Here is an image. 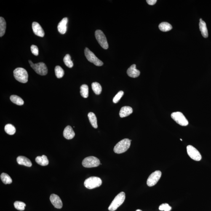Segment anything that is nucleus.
Here are the masks:
<instances>
[{
  "label": "nucleus",
  "instance_id": "26",
  "mask_svg": "<svg viewBox=\"0 0 211 211\" xmlns=\"http://www.w3.org/2000/svg\"><path fill=\"white\" fill-rule=\"evenodd\" d=\"M4 130L6 133L9 135H13L16 132L15 127L11 124H6L5 126Z\"/></svg>",
  "mask_w": 211,
  "mask_h": 211
},
{
  "label": "nucleus",
  "instance_id": "9",
  "mask_svg": "<svg viewBox=\"0 0 211 211\" xmlns=\"http://www.w3.org/2000/svg\"><path fill=\"white\" fill-rule=\"evenodd\" d=\"M171 117L177 124L181 126H187L188 124L187 120L184 115L180 112H176L172 113Z\"/></svg>",
  "mask_w": 211,
  "mask_h": 211
},
{
  "label": "nucleus",
  "instance_id": "17",
  "mask_svg": "<svg viewBox=\"0 0 211 211\" xmlns=\"http://www.w3.org/2000/svg\"><path fill=\"white\" fill-rule=\"evenodd\" d=\"M133 112L132 107L125 106L121 108L119 112V116L121 118H124L129 116Z\"/></svg>",
  "mask_w": 211,
  "mask_h": 211
},
{
  "label": "nucleus",
  "instance_id": "7",
  "mask_svg": "<svg viewBox=\"0 0 211 211\" xmlns=\"http://www.w3.org/2000/svg\"><path fill=\"white\" fill-rule=\"evenodd\" d=\"M100 164V161L98 158L93 156L84 158L82 162V165L86 168L98 167Z\"/></svg>",
  "mask_w": 211,
  "mask_h": 211
},
{
  "label": "nucleus",
  "instance_id": "28",
  "mask_svg": "<svg viewBox=\"0 0 211 211\" xmlns=\"http://www.w3.org/2000/svg\"><path fill=\"white\" fill-rule=\"evenodd\" d=\"M80 94L81 96L84 98L89 96V87L87 84H83L80 87Z\"/></svg>",
  "mask_w": 211,
  "mask_h": 211
},
{
  "label": "nucleus",
  "instance_id": "21",
  "mask_svg": "<svg viewBox=\"0 0 211 211\" xmlns=\"http://www.w3.org/2000/svg\"><path fill=\"white\" fill-rule=\"evenodd\" d=\"M89 122L91 125L94 128H97L98 126L97 124V119L96 116L94 113L89 112L88 115Z\"/></svg>",
  "mask_w": 211,
  "mask_h": 211
},
{
  "label": "nucleus",
  "instance_id": "24",
  "mask_svg": "<svg viewBox=\"0 0 211 211\" xmlns=\"http://www.w3.org/2000/svg\"><path fill=\"white\" fill-rule=\"evenodd\" d=\"M6 23L5 20L2 17H0V36L2 37L5 33Z\"/></svg>",
  "mask_w": 211,
  "mask_h": 211
},
{
  "label": "nucleus",
  "instance_id": "13",
  "mask_svg": "<svg viewBox=\"0 0 211 211\" xmlns=\"http://www.w3.org/2000/svg\"><path fill=\"white\" fill-rule=\"evenodd\" d=\"M32 29L35 35L38 36L43 37L45 33L41 25L37 22H33L32 24Z\"/></svg>",
  "mask_w": 211,
  "mask_h": 211
},
{
  "label": "nucleus",
  "instance_id": "8",
  "mask_svg": "<svg viewBox=\"0 0 211 211\" xmlns=\"http://www.w3.org/2000/svg\"><path fill=\"white\" fill-rule=\"evenodd\" d=\"M95 37L100 45L104 49H107L108 48V44L106 37L101 30H97L95 32Z\"/></svg>",
  "mask_w": 211,
  "mask_h": 211
},
{
  "label": "nucleus",
  "instance_id": "22",
  "mask_svg": "<svg viewBox=\"0 0 211 211\" xmlns=\"http://www.w3.org/2000/svg\"><path fill=\"white\" fill-rule=\"evenodd\" d=\"M159 28L161 31L167 32L171 30L172 27V25L168 22H163L160 24L159 25Z\"/></svg>",
  "mask_w": 211,
  "mask_h": 211
},
{
  "label": "nucleus",
  "instance_id": "35",
  "mask_svg": "<svg viewBox=\"0 0 211 211\" xmlns=\"http://www.w3.org/2000/svg\"><path fill=\"white\" fill-rule=\"evenodd\" d=\"M146 2L148 4L150 5H153L156 4L157 1L156 0H147Z\"/></svg>",
  "mask_w": 211,
  "mask_h": 211
},
{
  "label": "nucleus",
  "instance_id": "37",
  "mask_svg": "<svg viewBox=\"0 0 211 211\" xmlns=\"http://www.w3.org/2000/svg\"><path fill=\"white\" fill-rule=\"evenodd\" d=\"M180 140H181V141H182V140L181 139H180Z\"/></svg>",
  "mask_w": 211,
  "mask_h": 211
},
{
  "label": "nucleus",
  "instance_id": "14",
  "mask_svg": "<svg viewBox=\"0 0 211 211\" xmlns=\"http://www.w3.org/2000/svg\"><path fill=\"white\" fill-rule=\"evenodd\" d=\"M68 18L65 17L57 25V29L61 34H64L67 30V24L68 23Z\"/></svg>",
  "mask_w": 211,
  "mask_h": 211
},
{
  "label": "nucleus",
  "instance_id": "12",
  "mask_svg": "<svg viewBox=\"0 0 211 211\" xmlns=\"http://www.w3.org/2000/svg\"><path fill=\"white\" fill-rule=\"evenodd\" d=\"M50 200L54 207L57 209L62 208L63 203L60 198L57 195L52 194L51 195Z\"/></svg>",
  "mask_w": 211,
  "mask_h": 211
},
{
  "label": "nucleus",
  "instance_id": "18",
  "mask_svg": "<svg viewBox=\"0 0 211 211\" xmlns=\"http://www.w3.org/2000/svg\"><path fill=\"white\" fill-rule=\"evenodd\" d=\"M18 164L20 165H23L28 167H31L32 166L31 161L28 158L24 156H19L17 159Z\"/></svg>",
  "mask_w": 211,
  "mask_h": 211
},
{
  "label": "nucleus",
  "instance_id": "27",
  "mask_svg": "<svg viewBox=\"0 0 211 211\" xmlns=\"http://www.w3.org/2000/svg\"><path fill=\"white\" fill-rule=\"evenodd\" d=\"M2 181L5 184H9L12 183V180L11 177L8 174L3 173L1 175Z\"/></svg>",
  "mask_w": 211,
  "mask_h": 211
},
{
  "label": "nucleus",
  "instance_id": "34",
  "mask_svg": "<svg viewBox=\"0 0 211 211\" xmlns=\"http://www.w3.org/2000/svg\"><path fill=\"white\" fill-rule=\"evenodd\" d=\"M31 50L32 53L34 55L37 56L39 54V50L37 46L33 45L31 47Z\"/></svg>",
  "mask_w": 211,
  "mask_h": 211
},
{
  "label": "nucleus",
  "instance_id": "6",
  "mask_svg": "<svg viewBox=\"0 0 211 211\" xmlns=\"http://www.w3.org/2000/svg\"><path fill=\"white\" fill-rule=\"evenodd\" d=\"M84 54L89 62L94 63L96 66H101L103 65V62L97 58L94 53L89 50L88 48H86L84 50Z\"/></svg>",
  "mask_w": 211,
  "mask_h": 211
},
{
  "label": "nucleus",
  "instance_id": "19",
  "mask_svg": "<svg viewBox=\"0 0 211 211\" xmlns=\"http://www.w3.org/2000/svg\"><path fill=\"white\" fill-rule=\"evenodd\" d=\"M199 29L201 31V34L204 38H207L208 37V31L207 25L203 20L200 21L199 24Z\"/></svg>",
  "mask_w": 211,
  "mask_h": 211
},
{
  "label": "nucleus",
  "instance_id": "15",
  "mask_svg": "<svg viewBox=\"0 0 211 211\" xmlns=\"http://www.w3.org/2000/svg\"><path fill=\"white\" fill-rule=\"evenodd\" d=\"M127 73L130 77L136 78L140 76V73L139 70L137 69L136 65L133 64L127 69Z\"/></svg>",
  "mask_w": 211,
  "mask_h": 211
},
{
  "label": "nucleus",
  "instance_id": "20",
  "mask_svg": "<svg viewBox=\"0 0 211 211\" xmlns=\"http://www.w3.org/2000/svg\"><path fill=\"white\" fill-rule=\"evenodd\" d=\"M35 161L38 164L41 166H46L49 164L48 159L46 155L38 156L35 159Z\"/></svg>",
  "mask_w": 211,
  "mask_h": 211
},
{
  "label": "nucleus",
  "instance_id": "33",
  "mask_svg": "<svg viewBox=\"0 0 211 211\" xmlns=\"http://www.w3.org/2000/svg\"><path fill=\"white\" fill-rule=\"evenodd\" d=\"M159 210L164 211H170L171 210L172 207L169 204L165 203L161 204L159 208Z\"/></svg>",
  "mask_w": 211,
  "mask_h": 211
},
{
  "label": "nucleus",
  "instance_id": "36",
  "mask_svg": "<svg viewBox=\"0 0 211 211\" xmlns=\"http://www.w3.org/2000/svg\"><path fill=\"white\" fill-rule=\"evenodd\" d=\"M136 211H142L141 210H139V209H138V210H137Z\"/></svg>",
  "mask_w": 211,
  "mask_h": 211
},
{
  "label": "nucleus",
  "instance_id": "30",
  "mask_svg": "<svg viewBox=\"0 0 211 211\" xmlns=\"http://www.w3.org/2000/svg\"><path fill=\"white\" fill-rule=\"evenodd\" d=\"M55 73L56 76L58 78L63 77L64 75L65 72L61 67L60 66H57L55 68Z\"/></svg>",
  "mask_w": 211,
  "mask_h": 211
},
{
  "label": "nucleus",
  "instance_id": "25",
  "mask_svg": "<svg viewBox=\"0 0 211 211\" xmlns=\"http://www.w3.org/2000/svg\"><path fill=\"white\" fill-rule=\"evenodd\" d=\"M92 90L96 95H100L101 93L102 89L101 85L97 82L93 83L92 84Z\"/></svg>",
  "mask_w": 211,
  "mask_h": 211
},
{
  "label": "nucleus",
  "instance_id": "4",
  "mask_svg": "<svg viewBox=\"0 0 211 211\" xmlns=\"http://www.w3.org/2000/svg\"><path fill=\"white\" fill-rule=\"evenodd\" d=\"M102 183V180L100 177H91L86 179L84 185L88 189H92L101 186Z\"/></svg>",
  "mask_w": 211,
  "mask_h": 211
},
{
  "label": "nucleus",
  "instance_id": "3",
  "mask_svg": "<svg viewBox=\"0 0 211 211\" xmlns=\"http://www.w3.org/2000/svg\"><path fill=\"white\" fill-rule=\"evenodd\" d=\"M125 197V193L124 192L120 193L113 199L108 208V210L110 211L116 210L124 203Z\"/></svg>",
  "mask_w": 211,
  "mask_h": 211
},
{
  "label": "nucleus",
  "instance_id": "5",
  "mask_svg": "<svg viewBox=\"0 0 211 211\" xmlns=\"http://www.w3.org/2000/svg\"><path fill=\"white\" fill-rule=\"evenodd\" d=\"M30 66L34 69L35 72L41 76H45L48 73L47 66L43 62H40L34 64L31 60L29 61Z\"/></svg>",
  "mask_w": 211,
  "mask_h": 211
},
{
  "label": "nucleus",
  "instance_id": "23",
  "mask_svg": "<svg viewBox=\"0 0 211 211\" xmlns=\"http://www.w3.org/2000/svg\"><path fill=\"white\" fill-rule=\"evenodd\" d=\"M10 99L12 103L17 105L22 106L24 104V100L18 96L16 95H11Z\"/></svg>",
  "mask_w": 211,
  "mask_h": 211
},
{
  "label": "nucleus",
  "instance_id": "29",
  "mask_svg": "<svg viewBox=\"0 0 211 211\" xmlns=\"http://www.w3.org/2000/svg\"><path fill=\"white\" fill-rule=\"evenodd\" d=\"M63 62L65 65L68 68H73V64L69 54H67L63 58Z\"/></svg>",
  "mask_w": 211,
  "mask_h": 211
},
{
  "label": "nucleus",
  "instance_id": "11",
  "mask_svg": "<svg viewBox=\"0 0 211 211\" xmlns=\"http://www.w3.org/2000/svg\"><path fill=\"white\" fill-rule=\"evenodd\" d=\"M161 172L160 171L156 170L153 172L147 180V183L149 187L154 186L158 183L161 177Z\"/></svg>",
  "mask_w": 211,
  "mask_h": 211
},
{
  "label": "nucleus",
  "instance_id": "1",
  "mask_svg": "<svg viewBox=\"0 0 211 211\" xmlns=\"http://www.w3.org/2000/svg\"><path fill=\"white\" fill-rule=\"evenodd\" d=\"M132 140L125 138L121 140L116 144L114 148V151L117 154L125 152L129 149L131 145V142Z\"/></svg>",
  "mask_w": 211,
  "mask_h": 211
},
{
  "label": "nucleus",
  "instance_id": "2",
  "mask_svg": "<svg viewBox=\"0 0 211 211\" xmlns=\"http://www.w3.org/2000/svg\"><path fill=\"white\" fill-rule=\"evenodd\" d=\"M14 77L17 81L20 83L25 84L28 81V72L24 68H17L14 70Z\"/></svg>",
  "mask_w": 211,
  "mask_h": 211
},
{
  "label": "nucleus",
  "instance_id": "31",
  "mask_svg": "<svg viewBox=\"0 0 211 211\" xmlns=\"http://www.w3.org/2000/svg\"><path fill=\"white\" fill-rule=\"evenodd\" d=\"M14 207L17 209V210L20 211H23L24 210L25 207L26 206V204L24 202H21V201H15L14 203Z\"/></svg>",
  "mask_w": 211,
  "mask_h": 211
},
{
  "label": "nucleus",
  "instance_id": "16",
  "mask_svg": "<svg viewBox=\"0 0 211 211\" xmlns=\"http://www.w3.org/2000/svg\"><path fill=\"white\" fill-rule=\"evenodd\" d=\"M63 135L64 137L67 139L70 140L73 138L75 134L71 126H68L65 128L64 130Z\"/></svg>",
  "mask_w": 211,
  "mask_h": 211
},
{
  "label": "nucleus",
  "instance_id": "32",
  "mask_svg": "<svg viewBox=\"0 0 211 211\" xmlns=\"http://www.w3.org/2000/svg\"><path fill=\"white\" fill-rule=\"evenodd\" d=\"M124 92L123 91H119V92L116 94V95L115 96L114 98H113V103H117L119 101V100H121V99L122 98V96L124 95Z\"/></svg>",
  "mask_w": 211,
  "mask_h": 211
},
{
  "label": "nucleus",
  "instance_id": "10",
  "mask_svg": "<svg viewBox=\"0 0 211 211\" xmlns=\"http://www.w3.org/2000/svg\"><path fill=\"white\" fill-rule=\"evenodd\" d=\"M187 149L188 156L192 159L196 161L201 160L202 157L200 153L192 145H188L187 147Z\"/></svg>",
  "mask_w": 211,
  "mask_h": 211
}]
</instances>
